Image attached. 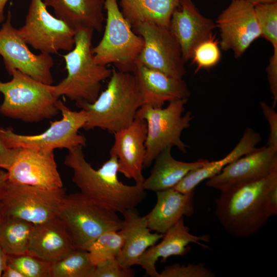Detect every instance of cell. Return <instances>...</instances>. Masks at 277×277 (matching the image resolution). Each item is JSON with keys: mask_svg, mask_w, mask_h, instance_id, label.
I'll return each instance as SVG.
<instances>
[{"mask_svg": "<svg viewBox=\"0 0 277 277\" xmlns=\"http://www.w3.org/2000/svg\"><path fill=\"white\" fill-rule=\"evenodd\" d=\"M0 55L9 73L17 70L43 83L52 85L51 69L54 65L51 55L34 54L19 35L11 22L8 11L6 20L0 29Z\"/></svg>", "mask_w": 277, "mask_h": 277, "instance_id": "obj_13", "label": "cell"}, {"mask_svg": "<svg viewBox=\"0 0 277 277\" xmlns=\"http://www.w3.org/2000/svg\"><path fill=\"white\" fill-rule=\"evenodd\" d=\"M215 27V23L203 15L191 0H180L172 13L169 29L187 62L191 60L194 48L213 35Z\"/></svg>", "mask_w": 277, "mask_h": 277, "instance_id": "obj_18", "label": "cell"}, {"mask_svg": "<svg viewBox=\"0 0 277 277\" xmlns=\"http://www.w3.org/2000/svg\"><path fill=\"white\" fill-rule=\"evenodd\" d=\"M143 104L133 73L113 68L106 88L96 100L76 106L87 112V121L83 128L88 130L100 128L114 134L132 124Z\"/></svg>", "mask_w": 277, "mask_h": 277, "instance_id": "obj_3", "label": "cell"}, {"mask_svg": "<svg viewBox=\"0 0 277 277\" xmlns=\"http://www.w3.org/2000/svg\"><path fill=\"white\" fill-rule=\"evenodd\" d=\"M124 243V237L120 230L103 233L87 250L91 264L95 266L107 260L116 258L121 252Z\"/></svg>", "mask_w": 277, "mask_h": 277, "instance_id": "obj_29", "label": "cell"}, {"mask_svg": "<svg viewBox=\"0 0 277 277\" xmlns=\"http://www.w3.org/2000/svg\"><path fill=\"white\" fill-rule=\"evenodd\" d=\"M220 30V46L241 57L251 44L261 37L254 6L246 0H232L218 16L215 22Z\"/></svg>", "mask_w": 277, "mask_h": 277, "instance_id": "obj_14", "label": "cell"}, {"mask_svg": "<svg viewBox=\"0 0 277 277\" xmlns=\"http://www.w3.org/2000/svg\"><path fill=\"white\" fill-rule=\"evenodd\" d=\"M2 277H24V275L14 267L8 263L4 269Z\"/></svg>", "mask_w": 277, "mask_h": 277, "instance_id": "obj_39", "label": "cell"}, {"mask_svg": "<svg viewBox=\"0 0 277 277\" xmlns=\"http://www.w3.org/2000/svg\"><path fill=\"white\" fill-rule=\"evenodd\" d=\"M261 141L259 133L250 128H246L239 143L226 156L219 160L209 161L203 166L190 171L173 188L183 193L193 192L201 182L219 174L239 158L258 150L256 145Z\"/></svg>", "mask_w": 277, "mask_h": 277, "instance_id": "obj_24", "label": "cell"}, {"mask_svg": "<svg viewBox=\"0 0 277 277\" xmlns=\"http://www.w3.org/2000/svg\"><path fill=\"white\" fill-rule=\"evenodd\" d=\"M260 107L269 125V135L266 146L277 148V113L274 108L264 102L260 103Z\"/></svg>", "mask_w": 277, "mask_h": 277, "instance_id": "obj_36", "label": "cell"}, {"mask_svg": "<svg viewBox=\"0 0 277 277\" xmlns=\"http://www.w3.org/2000/svg\"><path fill=\"white\" fill-rule=\"evenodd\" d=\"M3 215V214L2 206V204H1V202L0 200V219L2 218Z\"/></svg>", "mask_w": 277, "mask_h": 277, "instance_id": "obj_44", "label": "cell"}, {"mask_svg": "<svg viewBox=\"0 0 277 277\" xmlns=\"http://www.w3.org/2000/svg\"><path fill=\"white\" fill-rule=\"evenodd\" d=\"M80 146L70 150L64 164L72 169L73 182L80 192L98 204L117 213L135 208L146 197L142 185H128L118 178V161L110 156L98 169L86 160Z\"/></svg>", "mask_w": 277, "mask_h": 277, "instance_id": "obj_1", "label": "cell"}, {"mask_svg": "<svg viewBox=\"0 0 277 277\" xmlns=\"http://www.w3.org/2000/svg\"><path fill=\"white\" fill-rule=\"evenodd\" d=\"M19 148H11L6 144L0 132V168L7 170L13 163Z\"/></svg>", "mask_w": 277, "mask_h": 277, "instance_id": "obj_38", "label": "cell"}, {"mask_svg": "<svg viewBox=\"0 0 277 277\" xmlns=\"http://www.w3.org/2000/svg\"><path fill=\"white\" fill-rule=\"evenodd\" d=\"M171 147L162 150L156 156L150 175L144 180L142 186L145 190L155 192L173 188L187 173L198 169L209 161L199 159L193 162L175 160L171 154Z\"/></svg>", "mask_w": 277, "mask_h": 277, "instance_id": "obj_26", "label": "cell"}, {"mask_svg": "<svg viewBox=\"0 0 277 277\" xmlns=\"http://www.w3.org/2000/svg\"><path fill=\"white\" fill-rule=\"evenodd\" d=\"M187 98L169 102L165 108H154L144 104L135 116L144 119L147 124L146 153L143 169L149 167L158 154L168 147H176L186 153L188 146L181 139L182 132L190 127L193 116L185 111Z\"/></svg>", "mask_w": 277, "mask_h": 277, "instance_id": "obj_7", "label": "cell"}, {"mask_svg": "<svg viewBox=\"0 0 277 277\" xmlns=\"http://www.w3.org/2000/svg\"><path fill=\"white\" fill-rule=\"evenodd\" d=\"M56 217L65 227L74 248L85 251L103 233L119 231L123 226V220L117 212L81 192L65 194Z\"/></svg>", "mask_w": 277, "mask_h": 277, "instance_id": "obj_5", "label": "cell"}, {"mask_svg": "<svg viewBox=\"0 0 277 277\" xmlns=\"http://www.w3.org/2000/svg\"><path fill=\"white\" fill-rule=\"evenodd\" d=\"M8 255L0 246V277L8 264Z\"/></svg>", "mask_w": 277, "mask_h": 277, "instance_id": "obj_41", "label": "cell"}, {"mask_svg": "<svg viewBox=\"0 0 277 277\" xmlns=\"http://www.w3.org/2000/svg\"><path fill=\"white\" fill-rule=\"evenodd\" d=\"M139 87L143 105L162 108L167 102L187 98L190 95L186 83L182 78L168 76L136 62L133 71Z\"/></svg>", "mask_w": 277, "mask_h": 277, "instance_id": "obj_20", "label": "cell"}, {"mask_svg": "<svg viewBox=\"0 0 277 277\" xmlns=\"http://www.w3.org/2000/svg\"><path fill=\"white\" fill-rule=\"evenodd\" d=\"M134 271L122 266L116 258L107 260L94 266L89 277H132Z\"/></svg>", "mask_w": 277, "mask_h": 277, "instance_id": "obj_35", "label": "cell"}, {"mask_svg": "<svg viewBox=\"0 0 277 277\" xmlns=\"http://www.w3.org/2000/svg\"><path fill=\"white\" fill-rule=\"evenodd\" d=\"M253 6L257 4H273L277 3V0H246Z\"/></svg>", "mask_w": 277, "mask_h": 277, "instance_id": "obj_43", "label": "cell"}, {"mask_svg": "<svg viewBox=\"0 0 277 277\" xmlns=\"http://www.w3.org/2000/svg\"><path fill=\"white\" fill-rule=\"evenodd\" d=\"M65 190L64 187L48 189L8 181L1 200L3 214L34 225L46 223L56 217Z\"/></svg>", "mask_w": 277, "mask_h": 277, "instance_id": "obj_11", "label": "cell"}, {"mask_svg": "<svg viewBox=\"0 0 277 277\" xmlns=\"http://www.w3.org/2000/svg\"><path fill=\"white\" fill-rule=\"evenodd\" d=\"M160 274V277H213L215 274L203 263L189 264L187 265L175 263L166 266Z\"/></svg>", "mask_w": 277, "mask_h": 277, "instance_id": "obj_34", "label": "cell"}, {"mask_svg": "<svg viewBox=\"0 0 277 277\" xmlns=\"http://www.w3.org/2000/svg\"><path fill=\"white\" fill-rule=\"evenodd\" d=\"M34 225L3 215L0 219V246L9 256L27 253Z\"/></svg>", "mask_w": 277, "mask_h": 277, "instance_id": "obj_28", "label": "cell"}, {"mask_svg": "<svg viewBox=\"0 0 277 277\" xmlns=\"http://www.w3.org/2000/svg\"><path fill=\"white\" fill-rule=\"evenodd\" d=\"M155 192L156 203L145 216L151 231L164 234L184 216L193 215L194 191L183 193L171 188Z\"/></svg>", "mask_w": 277, "mask_h": 277, "instance_id": "obj_22", "label": "cell"}, {"mask_svg": "<svg viewBox=\"0 0 277 277\" xmlns=\"http://www.w3.org/2000/svg\"><path fill=\"white\" fill-rule=\"evenodd\" d=\"M162 239L159 243L147 249L137 262L136 265L141 266L151 277H160L155 267L160 258L162 262H165L171 256L185 255L190 250V243L208 249L209 246L201 242H207L210 239L206 235L197 236L191 234L182 217L164 234Z\"/></svg>", "mask_w": 277, "mask_h": 277, "instance_id": "obj_19", "label": "cell"}, {"mask_svg": "<svg viewBox=\"0 0 277 277\" xmlns=\"http://www.w3.org/2000/svg\"><path fill=\"white\" fill-rule=\"evenodd\" d=\"M106 25L98 44L92 48L94 62L106 66L113 64L116 69L132 73L144 47L142 37L134 33L120 9L117 0H105Z\"/></svg>", "mask_w": 277, "mask_h": 277, "instance_id": "obj_8", "label": "cell"}, {"mask_svg": "<svg viewBox=\"0 0 277 277\" xmlns=\"http://www.w3.org/2000/svg\"><path fill=\"white\" fill-rule=\"evenodd\" d=\"M55 16L76 30L88 28L100 32L103 26L105 0H43Z\"/></svg>", "mask_w": 277, "mask_h": 277, "instance_id": "obj_25", "label": "cell"}, {"mask_svg": "<svg viewBox=\"0 0 277 277\" xmlns=\"http://www.w3.org/2000/svg\"><path fill=\"white\" fill-rule=\"evenodd\" d=\"M277 171V148L266 146L243 156L208 179L206 185L220 191L264 177Z\"/></svg>", "mask_w": 277, "mask_h": 277, "instance_id": "obj_16", "label": "cell"}, {"mask_svg": "<svg viewBox=\"0 0 277 277\" xmlns=\"http://www.w3.org/2000/svg\"><path fill=\"white\" fill-rule=\"evenodd\" d=\"M57 107L62 118L51 122L49 127L43 133L35 135H22L11 128L0 127V132L6 145L11 148H27L44 152L65 148L70 150L86 145L85 137L78 133L87 121L86 111L83 109L73 111L58 100Z\"/></svg>", "mask_w": 277, "mask_h": 277, "instance_id": "obj_9", "label": "cell"}, {"mask_svg": "<svg viewBox=\"0 0 277 277\" xmlns=\"http://www.w3.org/2000/svg\"><path fill=\"white\" fill-rule=\"evenodd\" d=\"M134 29L144 43L136 62L168 76L182 78L186 73L185 61L169 28L143 23Z\"/></svg>", "mask_w": 277, "mask_h": 277, "instance_id": "obj_12", "label": "cell"}, {"mask_svg": "<svg viewBox=\"0 0 277 277\" xmlns=\"http://www.w3.org/2000/svg\"><path fill=\"white\" fill-rule=\"evenodd\" d=\"M266 71L270 90L273 96L272 106L275 108L277 103V47L273 48V53Z\"/></svg>", "mask_w": 277, "mask_h": 277, "instance_id": "obj_37", "label": "cell"}, {"mask_svg": "<svg viewBox=\"0 0 277 277\" xmlns=\"http://www.w3.org/2000/svg\"><path fill=\"white\" fill-rule=\"evenodd\" d=\"M8 181L48 189L63 187L54 153L19 148L9 168Z\"/></svg>", "mask_w": 277, "mask_h": 277, "instance_id": "obj_15", "label": "cell"}, {"mask_svg": "<svg viewBox=\"0 0 277 277\" xmlns=\"http://www.w3.org/2000/svg\"><path fill=\"white\" fill-rule=\"evenodd\" d=\"M74 249L65 227L56 217L34 225L27 253L52 264Z\"/></svg>", "mask_w": 277, "mask_h": 277, "instance_id": "obj_23", "label": "cell"}, {"mask_svg": "<svg viewBox=\"0 0 277 277\" xmlns=\"http://www.w3.org/2000/svg\"><path fill=\"white\" fill-rule=\"evenodd\" d=\"M8 263L24 277H52L51 263L28 253L8 255Z\"/></svg>", "mask_w": 277, "mask_h": 277, "instance_id": "obj_31", "label": "cell"}, {"mask_svg": "<svg viewBox=\"0 0 277 277\" xmlns=\"http://www.w3.org/2000/svg\"><path fill=\"white\" fill-rule=\"evenodd\" d=\"M93 267L87 251L74 249L51 264L52 277H89Z\"/></svg>", "mask_w": 277, "mask_h": 277, "instance_id": "obj_30", "label": "cell"}, {"mask_svg": "<svg viewBox=\"0 0 277 277\" xmlns=\"http://www.w3.org/2000/svg\"><path fill=\"white\" fill-rule=\"evenodd\" d=\"M254 11L263 37L273 47H277V3L257 4Z\"/></svg>", "mask_w": 277, "mask_h": 277, "instance_id": "obj_32", "label": "cell"}, {"mask_svg": "<svg viewBox=\"0 0 277 277\" xmlns=\"http://www.w3.org/2000/svg\"><path fill=\"white\" fill-rule=\"evenodd\" d=\"M113 134L114 141L110 155L117 157L118 173L133 179L135 184L142 185L145 180L143 170L146 153V121L135 116L130 126Z\"/></svg>", "mask_w": 277, "mask_h": 277, "instance_id": "obj_17", "label": "cell"}, {"mask_svg": "<svg viewBox=\"0 0 277 277\" xmlns=\"http://www.w3.org/2000/svg\"><path fill=\"white\" fill-rule=\"evenodd\" d=\"M25 41L41 53L70 51L74 46L75 30L52 15L43 0H31L24 25L17 29Z\"/></svg>", "mask_w": 277, "mask_h": 277, "instance_id": "obj_10", "label": "cell"}, {"mask_svg": "<svg viewBox=\"0 0 277 277\" xmlns=\"http://www.w3.org/2000/svg\"><path fill=\"white\" fill-rule=\"evenodd\" d=\"M219 43L213 35L194 48L191 60L196 66L195 73L202 69L210 68L219 62L221 57Z\"/></svg>", "mask_w": 277, "mask_h": 277, "instance_id": "obj_33", "label": "cell"}, {"mask_svg": "<svg viewBox=\"0 0 277 277\" xmlns=\"http://www.w3.org/2000/svg\"><path fill=\"white\" fill-rule=\"evenodd\" d=\"M93 30L88 28L75 30L74 46L64 55L67 76L53 85L55 96H65L75 102L92 103L98 96L102 82L109 78L112 69L96 64L92 52Z\"/></svg>", "mask_w": 277, "mask_h": 277, "instance_id": "obj_4", "label": "cell"}, {"mask_svg": "<svg viewBox=\"0 0 277 277\" xmlns=\"http://www.w3.org/2000/svg\"><path fill=\"white\" fill-rule=\"evenodd\" d=\"M8 0H0V23H3L5 17L4 15V9Z\"/></svg>", "mask_w": 277, "mask_h": 277, "instance_id": "obj_42", "label": "cell"}, {"mask_svg": "<svg viewBox=\"0 0 277 277\" xmlns=\"http://www.w3.org/2000/svg\"><path fill=\"white\" fill-rule=\"evenodd\" d=\"M122 214L124 219L120 231L124 243L116 259L122 266L129 268L136 265L143 253L161 240L164 234L151 233L145 216H141L135 208L129 209Z\"/></svg>", "mask_w": 277, "mask_h": 277, "instance_id": "obj_21", "label": "cell"}, {"mask_svg": "<svg viewBox=\"0 0 277 277\" xmlns=\"http://www.w3.org/2000/svg\"><path fill=\"white\" fill-rule=\"evenodd\" d=\"M10 74L12 76L10 81H0V92L4 95L0 106L2 114L36 123L58 114V98L53 92L52 85L39 82L17 70Z\"/></svg>", "mask_w": 277, "mask_h": 277, "instance_id": "obj_6", "label": "cell"}, {"mask_svg": "<svg viewBox=\"0 0 277 277\" xmlns=\"http://www.w3.org/2000/svg\"><path fill=\"white\" fill-rule=\"evenodd\" d=\"M7 183V171L5 170L0 168V200L6 189Z\"/></svg>", "mask_w": 277, "mask_h": 277, "instance_id": "obj_40", "label": "cell"}, {"mask_svg": "<svg viewBox=\"0 0 277 277\" xmlns=\"http://www.w3.org/2000/svg\"><path fill=\"white\" fill-rule=\"evenodd\" d=\"M276 184L277 171L220 191L215 214L226 231L234 236L247 238L259 230L272 216L267 196Z\"/></svg>", "mask_w": 277, "mask_h": 277, "instance_id": "obj_2", "label": "cell"}, {"mask_svg": "<svg viewBox=\"0 0 277 277\" xmlns=\"http://www.w3.org/2000/svg\"><path fill=\"white\" fill-rule=\"evenodd\" d=\"M118 1V0H117ZM121 11L132 28L143 23L169 26L180 0H118Z\"/></svg>", "mask_w": 277, "mask_h": 277, "instance_id": "obj_27", "label": "cell"}]
</instances>
